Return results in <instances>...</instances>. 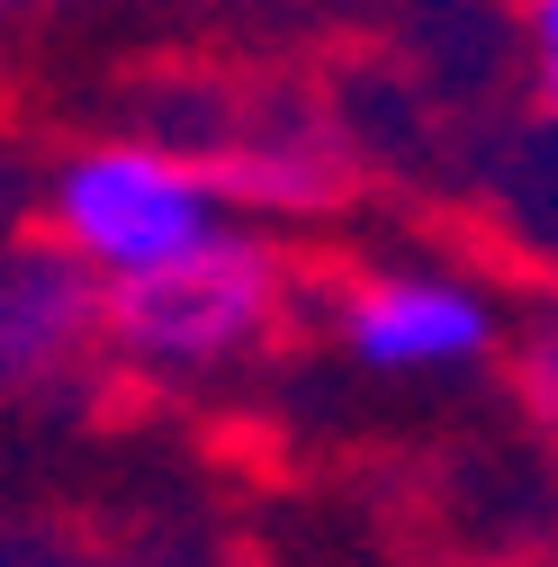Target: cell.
<instances>
[{"label": "cell", "instance_id": "cell-1", "mask_svg": "<svg viewBox=\"0 0 558 567\" xmlns=\"http://www.w3.org/2000/svg\"><path fill=\"white\" fill-rule=\"evenodd\" d=\"M45 217H54V244L73 252L91 279H135V270L180 261L207 235H226L235 198H226V181L207 172L198 154H172V145H91V154H73L54 172Z\"/></svg>", "mask_w": 558, "mask_h": 567}, {"label": "cell", "instance_id": "cell-2", "mask_svg": "<svg viewBox=\"0 0 558 567\" xmlns=\"http://www.w3.org/2000/svg\"><path fill=\"white\" fill-rule=\"evenodd\" d=\"M289 307V279H279L270 244L252 235H207L163 270L108 279L100 324L117 333V351H135L145 370H226L279 324Z\"/></svg>", "mask_w": 558, "mask_h": 567}, {"label": "cell", "instance_id": "cell-3", "mask_svg": "<svg viewBox=\"0 0 558 567\" xmlns=\"http://www.w3.org/2000/svg\"><path fill=\"white\" fill-rule=\"evenodd\" d=\"M333 333L361 370L433 379V370H477L496 351V307L451 270H379V279L342 289Z\"/></svg>", "mask_w": 558, "mask_h": 567}, {"label": "cell", "instance_id": "cell-4", "mask_svg": "<svg viewBox=\"0 0 558 567\" xmlns=\"http://www.w3.org/2000/svg\"><path fill=\"white\" fill-rule=\"evenodd\" d=\"M100 298H91V270L73 252H19L0 270V388H19L37 370H54L63 351L91 333Z\"/></svg>", "mask_w": 558, "mask_h": 567}, {"label": "cell", "instance_id": "cell-5", "mask_svg": "<svg viewBox=\"0 0 558 567\" xmlns=\"http://www.w3.org/2000/svg\"><path fill=\"white\" fill-rule=\"evenodd\" d=\"M207 172L226 181L235 207H324L333 198V154L316 135H235L226 154H207Z\"/></svg>", "mask_w": 558, "mask_h": 567}, {"label": "cell", "instance_id": "cell-6", "mask_svg": "<svg viewBox=\"0 0 558 567\" xmlns=\"http://www.w3.org/2000/svg\"><path fill=\"white\" fill-rule=\"evenodd\" d=\"M531 63H540V100L558 117V0H531Z\"/></svg>", "mask_w": 558, "mask_h": 567}, {"label": "cell", "instance_id": "cell-7", "mask_svg": "<svg viewBox=\"0 0 558 567\" xmlns=\"http://www.w3.org/2000/svg\"><path fill=\"white\" fill-rule=\"evenodd\" d=\"M531 396L558 414V333H540V342H531Z\"/></svg>", "mask_w": 558, "mask_h": 567}, {"label": "cell", "instance_id": "cell-8", "mask_svg": "<svg viewBox=\"0 0 558 567\" xmlns=\"http://www.w3.org/2000/svg\"><path fill=\"white\" fill-rule=\"evenodd\" d=\"M0 10H10V0H0Z\"/></svg>", "mask_w": 558, "mask_h": 567}]
</instances>
